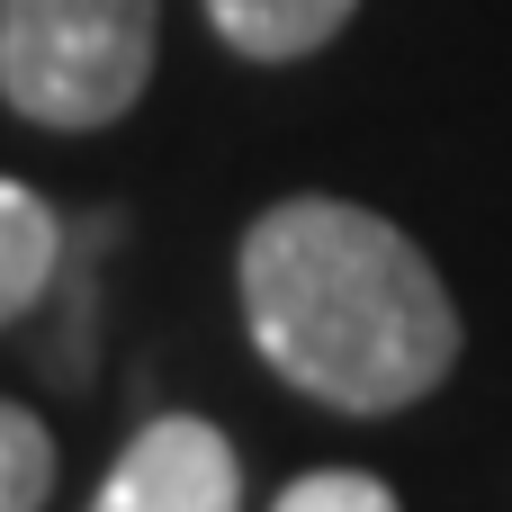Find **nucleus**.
<instances>
[{
	"label": "nucleus",
	"mask_w": 512,
	"mask_h": 512,
	"mask_svg": "<svg viewBox=\"0 0 512 512\" xmlns=\"http://www.w3.org/2000/svg\"><path fill=\"white\" fill-rule=\"evenodd\" d=\"M351 9H360V0H207L216 36H225L234 54H252V63H297V54H315Z\"/></svg>",
	"instance_id": "20e7f679"
},
{
	"label": "nucleus",
	"mask_w": 512,
	"mask_h": 512,
	"mask_svg": "<svg viewBox=\"0 0 512 512\" xmlns=\"http://www.w3.org/2000/svg\"><path fill=\"white\" fill-rule=\"evenodd\" d=\"M243 324L261 360L333 414H396L459 360L441 270L351 198H279L243 234Z\"/></svg>",
	"instance_id": "f257e3e1"
},
{
	"label": "nucleus",
	"mask_w": 512,
	"mask_h": 512,
	"mask_svg": "<svg viewBox=\"0 0 512 512\" xmlns=\"http://www.w3.org/2000/svg\"><path fill=\"white\" fill-rule=\"evenodd\" d=\"M270 512H396V495L378 477H360V468H315V477H297Z\"/></svg>",
	"instance_id": "0eeeda50"
},
{
	"label": "nucleus",
	"mask_w": 512,
	"mask_h": 512,
	"mask_svg": "<svg viewBox=\"0 0 512 512\" xmlns=\"http://www.w3.org/2000/svg\"><path fill=\"white\" fill-rule=\"evenodd\" d=\"M45 495H54V432L0 405V512H45Z\"/></svg>",
	"instance_id": "423d86ee"
},
{
	"label": "nucleus",
	"mask_w": 512,
	"mask_h": 512,
	"mask_svg": "<svg viewBox=\"0 0 512 512\" xmlns=\"http://www.w3.org/2000/svg\"><path fill=\"white\" fill-rule=\"evenodd\" d=\"M54 270H63V225H54V207H45L36 189L0 180V324H18V315L54 288Z\"/></svg>",
	"instance_id": "39448f33"
},
{
	"label": "nucleus",
	"mask_w": 512,
	"mask_h": 512,
	"mask_svg": "<svg viewBox=\"0 0 512 512\" xmlns=\"http://www.w3.org/2000/svg\"><path fill=\"white\" fill-rule=\"evenodd\" d=\"M162 0H0V99L36 126H108L153 81Z\"/></svg>",
	"instance_id": "f03ea898"
},
{
	"label": "nucleus",
	"mask_w": 512,
	"mask_h": 512,
	"mask_svg": "<svg viewBox=\"0 0 512 512\" xmlns=\"http://www.w3.org/2000/svg\"><path fill=\"white\" fill-rule=\"evenodd\" d=\"M90 512H243V468L216 423L162 414L126 441V459L108 468Z\"/></svg>",
	"instance_id": "7ed1b4c3"
}]
</instances>
